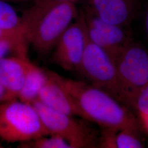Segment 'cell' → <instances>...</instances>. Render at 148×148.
<instances>
[{
  "label": "cell",
  "mask_w": 148,
  "mask_h": 148,
  "mask_svg": "<svg viewBox=\"0 0 148 148\" xmlns=\"http://www.w3.org/2000/svg\"><path fill=\"white\" fill-rule=\"evenodd\" d=\"M27 46L25 43L15 39L3 38L0 39V60L5 57L11 52L16 55L27 56Z\"/></svg>",
  "instance_id": "16"
},
{
  "label": "cell",
  "mask_w": 148,
  "mask_h": 148,
  "mask_svg": "<svg viewBox=\"0 0 148 148\" xmlns=\"http://www.w3.org/2000/svg\"><path fill=\"white\" fill-rule=\"evenodd\" d=\"M46 79V70L41 69L30 62L24 84L18 96V99L32 104L38 100L40 91Z\"/></svg>",
  "instance_id": "12"
},
{
  "label": "cell",
  "mask_w": 148,
  "mask_h": 148,
  "mask_svg": "<svg viewBox=\"0 0 148 148\" xmlns=\"http://www.w3.org/2000/svg\"><path fill=\"white\" fill-rule=\"evenodd\" d=\"M85 22L90 41L105 51L113 58L133 40L132 32L122 27L103 21L90 6L84 5L79 11Z\"/></svg>",
  "instance_id": "7"
},
{
  "label": "cell",
  "mask_w": 148,
  "mask_h": 148,
  "mask_svg": "<svg viewBox=\"0 0 148 148\" xmlns=\"http://www.w3.org/2000/svg\"><path fill=\"white\" fill-rule=\"evenodd\" d=\"M132 109L137 112L139 117L148 115V84L136 97Z\"/></svg>",
  "instance_id": "17"
},
{
  "label": "cell",
  "mask_w": 148,
  "mask_h": 148,
  "mask_svg": "<svg viewBox=\"0 0 148 148\" xmlns=\"http://www.w3.org/2000/svg\"><path fill=\"white\" fill-rule=\"evenodd\" d=\"M46 74L47 79L38 100L55 111L85 120L77 104L59 81V74L50 70H46Z\"/></svg>",
  "instance_id": "9"
},
{
  "label": "cell",
  "mask_w": 148,
  "mask_h": 148,
  "mask_svg": "<svg viewBox=\"0 0 148 148\" xmlns=\"http://www.w3.org/2000/svg\"><path fill=\"white\" fill-rule=\"evenodd\" d=\"M0 148H3V147L2 146V145L0 144Z\"/></svg>",
  "instance_id": "25"
},
{
  "label": "cell",
  "mask_w": 148,
  "mask_h": 148,
  "mask_svg": "<svg viewBox=\"0 0 148 148\" xmlns=\"http://www.w3.org/2000/svg\"><path fill=\"white\" fill-rule=\"evenodd\" d=\"M77 71L91 85L106 91L120 101L115 60L89 38Z\"/></svg>",
  "instance_id": "6"
},
{
  "label": "cell",
  "mask_w": 148,
  "mask_h": 148,
  "mask_svg": "<svg viewBox=\"0 0 148 148\" xmlns=\"http://www.w3.org/2000/svg\"><path fill=\"white\" fill-rule=\"evenodd\" d=\"M79 1L81 0H35L32 4L37 5V6L45 7V6L53 5L57 3H65V2L75 3L76 2Z\"/></svg>",
  "instance_id": "19"
},
{
  "label": "cell",
  "mask_w": 148,
  "mask_h": 148,
  "mask_svg": "<svg viewBox=\"0 0 148 148\" xmlns=\"http://www.w3.org/2000/svg\"><path fill=\"white\" fill-rule=\"evenodd\" d=\"M11 100L14 99L11 97L5 87L0 81V104Z\"/></svg>",
  "instance_id": "20"
},
{
  "label": "cell",
  "mask_w": 148,
  "mask_h": 148,
  "mask_svg": "<svg viewBox=\"0 0 148 148\" xmlns=\"http://www.w3.org/2000/svg\"><path fill=\"white\" fill-rule=\"evenodd\" d=\"M118 130L110 128H103L99 137V147L117 148L116 136Z\"/></svg>",
  "instance_id": "18"
},
{
  "label": "cell",
  "mask_w": 148,
  "mask_h": 148,
  "mask_svg": "<svg viewBox=\"0 0 148 148\" xmlns=\"http://www.w3.org/2000/svg\"><path fill=\"white\" fill-rule=\"evenodd\" d=\"M143 24H144V31H145L146 36L148 39V4L146 7L145 13H144Z\"/></svg>",
  "instance_id": "21"
},
{
  "label": "cell",
  "mask_w": 148,
  "mask_h": 148,
  "mask_svg": "<svg viewBox=\"0 0 148 148\" xmlns=\"http://www.w3.org/2000/svg\"><path fill=\"white\" fill-rule=\"evenodd\" d=\"M21 16L24 37L40 56L53 51L60 37L79 16L75 3L40 7L31 4Z\"/></svg>",
  "instance_id": "2"
},
{
  "label": "cell",
  "mask_w": 148,
  "mask_h": 148,
  "mask_svg": "<svg viewBox=\"0 0 148 148\" xmlns=\"http://www.w3.org/2000/svg\"><path fill=\"white\" fill-rule=\"evenodd\" d=\"M103 21L130 27L137 14L140 0H82Z\"/></svg>",
  "instance_id": "10"
},
{
  "label": "cell",
  "mask_w": 148,
  "mask_h": 148,
  "mask_svg": "<svg viewBox=\"0 0 148 148\" xmlns=\"http://www.w3.org/2000/svg\"><path fill=\"white\" fill-rule=\"evenodd\" d=\"M139 132L130 128L122 129L117 133V148H142L144 147Z\"/></svg>",
  "instance_id": "15"
},
{
  "label": "cell",
  "mask_w": 148,
  "mask_h": 148,
  "mask_svg": "<svg viewBox=\"0 0 148 148\" xmlns=\"http://www.w3.org/2000/svg\"><path fill=\"white\" fill-rule=\"evenodd\" d=\"M139 122L141 126H142L148 133V115L139 117Z\"/></svg>",
  "instance_id": "23"
},
{
  "label": "cell",
  "mask_w": 148,
  "mask_h": 148,
  "mask_svg": "<svg viewBox=\"0 0 148 148\" xmlns=\"http://www.w3.org/2000/svg\"><path fill=\"white\" fill-rule=\"evenodd\" d=\"M85 22L79 16L60 37L53 50L54 64L66 71H77L88 41Z\"/></svg>",
  "instance_id": "8"
},
{
  "label": "cell",
  "mask_w": 148,
  "mask_h": 148,
  "mask_svg": "<svg viewBox=\"0 0 148 148\" xmlns=\"http://www.w3.org/2000/svg\"><path fill=\"white\" fill-rule=\"evenodd\" d=\"M120 101L132 109L139 92L148 84V51L134 40L115 59Z\"/></svg>",
  "instance_id": "4"
},
{
  "label": "cell",
  "mask_w": 148,
  "mask_h": 148,
  "mask_svg": "<svg viewBox=\"0 0 148 148\" xmlns=\"http://www.w3.org/2000/svg\"><path fill=\"white\" fill-rule=\"evenodd\" d=\"M44 136L24 143H20L18 147L24 148H71L70 144L62 138L50 135Z\"/></svg>",
  "instance_id": "14"
},
{
  "label": "cell",
  "mask_w": 148,
  "mask_h": 148,
  "mask_svg": "<svg viewBox=\"0 0 148 148\" xmlns=\"http://www.w3.org/2000/svg\"><path fill=\"white\" fill-rule=\"evenodd\" d=\"M33 106L36 109L49 135L62 138L71 148L99 147V137L95 130L83 120H76L55 111L38 100Z\"/></svg>",
  "instance_id": "5"
},
{
  "label": "cell",
  "mask_w": 148,
  "mask_h": 148,
  "mask_svg": "<svg viewBox=\"0 0 148 148\" xmlns=\"http://www.w3.org/2000/svg\"><path fill=\"white\" fill-rule=\"evenodd\" d=\"M13 38V39H15V40H18V41H21V42H23L27 43L25 42L22 41L21 40H19V39L17 38H16V37H13V36H12L11 35H8V34H6L5 32H4L0 30V39H1V38Z\"/></svg>",
  "instance_id": "24"
},
{
  "label": "cell",
  "mask_w": 148,
  "mask_h": 148,
  "mask_svg": "<svg viewBox=\"0 0 148 148\" xmlns=\"http://www.w3.org/2000/svg\"><path fill=\"white\" fill-rule=\"evenodd\" d=\"M8 2L10 3H16V4H27L32 3L35 0H0Z\"/></svg>",
  "instance_id": "22"
},
{
  "label": "cell",
  "mask_w": 148,
  "mask_h": 148,
  "mask_svg": "<svg viewBox=\"0 0 148 148\" xmlns=\"http://www.w3.org/2000/svg\"><path fill=\"white\" fill-rule=\"evenodd\" d=\"M35 108L17 100L0 104V139L7 143H24L49 136Z\"/></svg>",
  "instance_id": "3"
},
{
  "label": "cell",
  "mask_w": 148,
  "mask_h": 148,
  "mask_svg": "<svg viewBox=\"0 0 148 148\" xmlns=\"http://www.w3.org/2000/svg\"><path fill=\"white\" fill-rule=\"evenodd\" d=\"M58 77L83 112L86 121L118 131L125 128L140 131V122L130 109L106 91L82 81L59 75Z\"/></svg>",
  "instance_id": "1"
},
{
  "label": "cell",
  "mask_w": 148,
  "mask_h": 148,
  "mask_svg": "<svg viewBox=\"0 0 148 148\" xmlns=\"http://www.w3.org/2000/svg\"><path fill=\"white\" fill-rule=\"evenodd\" d=\"M30 63L27 56L19 55L0 60V81L13 99H18Z\"/></svg>",
  "instance_id": "11"
},
{
  "label": "cell",
  "mask_w": 148,
  "mask_h": 148,
  "mask_svg": "<svg viewBox=\"0 0 148 148\" xmlns=\"http://www.w3.org/2000/svg\"><path fill=\"white\" fill-rule=\"evenodd\" d=\"M0 30L28 45L24 37L21 17L11 3L2 1H0Z\"/></svg>",
  "instance_id": "13"
}]
</instances>
